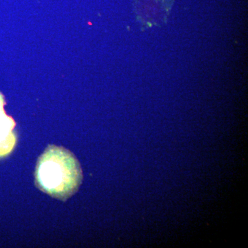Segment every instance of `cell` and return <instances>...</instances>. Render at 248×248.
Returning a JSON list of instances; mask_svg holds the SVG:
<instances>
[{"label": "cell", "instance_id": "obj_1", "mask_svg": "<svg viewBox=\"0 0 248 248\" xmlns=\"http://www.w3.org/2000/svg\"><path fill=\"white\" fill-rule=\"evenodd\" d=\"M82 179L79 161L62 147L49 146L37 161L36 186L45 193L63 201L74 195Z\"/></svg>", "mask_w": 248, "mask_h": 248}, {"label": "cell", "instance_id": "obj_2", "mask_svg": "<svg viewBox=\"0 0 248 248\" xmlns=\"http://www.w3.org/2000/svg\"><path fill=\"white\" fill-rule=\"evenodd\" d=\"M172 0H136V12L141 22L157 25L166 22Z\"/></svg>", "mask_w": 248, "mask_h": 248}]
</instances>
